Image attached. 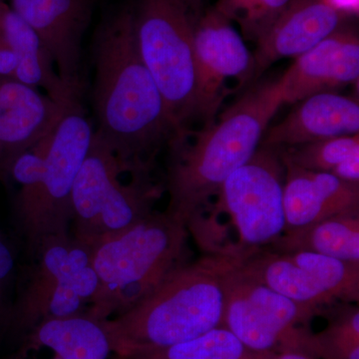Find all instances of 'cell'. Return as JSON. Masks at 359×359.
Instances as JSON below:
<instances>
[{
  "label": "cell",
  "instance_id": "cell-18",
  "mask_svg": "<svg viewBox=\"0 0 359 359\" xmlns=\"http://www.w3.org/2000/svg\"><path fill=\"white\" fill-rule=\"evenodd\" d=\"M282 122L264 135V147L283 149L311 142L358 134L359 104L335 92L299 101Z\"/></svg>",
  "mask_w": 359,
  "mask_h": 359
},
{
  "label": "cell",
  "instance_id": "cell-14",
  "mask_svg": "<svg viewBox=\"0 0 359 359\" xmlns=\"http://www.w3.org/2000/svg\"><path fill=\"white\" fill-rule=\"evenodd\" d=\"M359 77V39L353 29L340 27L295 58L278 80L283 104L297 103L314 94L334 92Z\"/></svg>",
  "mask_w": 359,
  "mask_h": 359
},
{
  "label": "cell",
  "instance_id": "cell-5",
  "mask_svg": "<svg viewBox=\"0 0 359 359\" xmlns=\"http://www.w3.org/2000/svg\"><path fill=\"white\" fill-rule=\"evenodd\" d=\"M202 11L192 0H138L135 39L180 132L201 119L194 34Z\"/></svg>",
  "mask_w": 359,
  "mask_h": 359
},
{
  "label": "cell",
  "instance_id": "cell-26",
  "mask_svg": "<svg viewBox=\"0 0 359 359\" xmlns=\"http://www.w3.org/2000/svg\"><path fill=\"white\" fill-rule=\"evenodd\" d=\"M14 259L13 252L8 245L0 238V318H1L2 306L6 297V285L13 273Z\"/></svg>",
  "mask_w": 359,
  "mask_h": 359
},
{
  "label": "cell",
  "instance_id": "cell-11",
  "mask_svg": "<svg viewBox=\"0 0 359 359\" xmlns=\"http://www.w3.org/2000/svg\"><path fill=\"white\" fill-rule=\"evenodd\" d=\"M243 268L264 285L302 306L320 311L359 299V264L311 252H263L240 257Z\"/></svg>",
  "mask_w": 359,
  "mask_h": 359
},
{
  "label": "cell",
  "instance_id": "cell-20",
  "mask_svg": "<svg viewBox=\"0 0 359 359\" xmlns=\"http://www.w3.org/2000/svg\"><path fill=\"white\" fill-rule=\"evenodd\" d=\"M0 39L13 49L18 59L14 79L34 88L60 103L78 100L79 94L59 77L53 61L37 33L14 11L6 0H0Z\"/></svg>",
  "mask_w": 359,
  "mask_h": 359
},
{
  "label": "cell",
  "instance_id": "cell-16",
  "mask_svg": "<svg viewBox=\"0 0 359 359\" xmlns=\"http://www.w3.org/2000/svg\"><path fill=\"white\" fill-rule=\"evenodd\" d=\"M70 103L57 102L13 78H0L2 169L6 171L16 156L50 133Z\"/></svg>",
  "mask_w": 359,
  "mask_h": 359
},
{
  "label": "cell",
  "instance_id": "cell-19",
  "mask_svg": "<svg viewBox=\"0 0 359 359\" xmlns=\"http://www.w3.org/2000/svg\"><path fill=\"white\" fill-rule=\"evenodd\" d=\"M111 353L102 323L81 313L43 321L28 330L9 359H108Z\"/></svg>",
  "mask_w": 359,
  "mask_h": 359
},
{
  "label": "cell",
  "instance_id": "cell-13",
  "mask_svg": "<svg viewBox=\"0 0 359 359\" xmlns=\"http://www.w3.org/2000/svg\"><path fill=\"white\" fill-rule=\"evenodd\" d=\"M41 39L59 77L79 94L82 39L90 18V0H11Z\"/></svg>",
  "mask_w": 359,
  "mask_h": 359
},
{
  "label": "cell",
  "instance_id": "cell-4",
  "mask_svg": "<svg viewBox=\"0 0 359 359\" xmlns=\"http://www.w3.org/2000/svg\"><path fill=\"white\" fill-rule=\"evenodd\" d=\"M189 231L165 212L140 221L92 248L98 287L86 314L103 321L145 299L185 263Z\"/></svg>",
  "mask_w": 359,
  "mask_h": 359
},
{
  "label": "cell",
  "instance_id": "cell-9",
  "mask_svg": "<svg viewBox=\"0 0 359 359\" xmlns=\"http://www.w3.org/2000/svg\"><path fill=\"white\" fill-rule=\"evenodd\" d=\"M32 250L34 264L14 311L18 327L28 332L43 321L86 313L98 287L92 248L69 233Z\"/></svg>",
  "mask_w": 359,
  "mask_h": 359
},
{
  "label": "cell",
  "instance_id": "cell-1",
  "mask_svg": "<svg viewBox=\"0 0 359 359\" xmlns=\"http://www.w3.org/2000/svg\"><path fill=\"white\" fill-rule=\"evenodd\" d=\"M94 106L96 133L132 173H147L159 149L181 133L137 48L131 9L99 30Z\"/></svg>",
  "mask_w": 359,
  "mask_h": 359
},
{
  "label": "cell",
  "instance_id": "cell-10",
  "mask_svg": "<svg viewBox=\"0 0 359 359\" xmlns=\"http://www.w3.org/2000/svg\"><path fill=\"white\" fill-rule=\"evenodd\" d=\"M285 166L280 150L259 146L222 186L215 212H226L238 241L236 255L275 244L285 231Z\"/></svg>",
  "mask_w": 359,
  "mask_h": 359
},
{
  "label": "cell",
  "instance_id": "cell-28",
  "mask_svg": "<svg viewBox=\"0 0 359 359\" xmlns=\"http://www.w3.org/2000/svg\"><path fill=\"white\" fill-rule=\"evenodd\" d=\"M332 174L344 181L359 183V155L353 156L340 163Z\"/></svg>",
  "mask_w": 359,
  "mask_h": 359
},
{
  "label": "cell",
  "instance_id": "cell-25",
  "mask_svg": "<svg viewBox=\"0 0 359 359\" xmlns=\"http://www.w3.org/2000/svg\"><path fill=\"white\" fill-rule=\"evenodd\" d=\"M292 0H219L215 8L237 21L247 39L259 40Z\"/></svg>",
  "mask_w": 359,
  "mask_h": 359
},
{
  "label": "cell",
  "instance_id": "cell-6",
  "mask_svg": "<svg viewBox=\"0 0 359 359\" xmlns=\"http://www.w3.org/2000/svg\"><path fill=\"white\" fill-rule=\"evenodd\" d=\"M124 172L128 170L94 132L71 198V235L76 240L93 248L153 211L157 187L149 183L146 173L135 174L130 183L123 184Z\"/></svg>",
  "mask_w": 359,
  "mask_h": 359
},
{
  "label": "cell",
  "instance_id": "cell-23",
  "mask_svg": "<svg viewBox=\"0 0 359 359\" xmlns=\"http://www.w3.org/2000/svg\"><path fill=\"white\" fill-rule=\"evenodd\" d=\"M248 353L233 332L218 327L144 359H247Z\"/></svg>",
  "mask_w": 359,
  "mask_h": 359
},
{
  "label": "cell",
  "instance_id": "cell-2",
  "mask_svg": "<svg viewBox=\"0 0 359 359\" xmlns=\"http://www.w3.org/2000/svg\"><path fill=\"white\" fill-rule=\"evenodd\" d=\"M283 104L275 81L257 83L218 122L181 132L170 143L166 212L186 224L207 211L222 186L252 157Z\"/></svg>",
  "mask_w": 359,
  "mask_h": 359
},
{
  "label": "cell",
  "instance_id": "cell-7",
  "mask_svg": "<svg viewBox=\"0 0 359 359\" xmlns=\"http://www.w3.org/2000/svg\"><path fill=\"white\" fill-rule=\"evenodd\" d=\"M224 309L228 328L250 351H299L311 356L313 334L306 323L318 313L257 280L240 256H224Z\"/></svg>",
  "mask_w": 359,
  "mask_h": 359
},
{
  "label": "cell",
  "instance_id": "cell-30",
  "mask_svg": "<svg viewBox=\"0 0 359 359\" xmlns=\"http://www.w3.org/2000/svg\"><path fill=\"white\" fill-rule=\"evenodd\" d=\"M192 1L196 6L199 7V8L202 9V6L203 4H204L205 0H192Z\"/></svg>",
  "mask_w": 359,
  "mask_h": 359
},
{
  "label": "cell",
  "instance_id": "cell-24",
  "mask_svg": "<svg viewBox=\"0 0 359 359\" xmlns=\"http://www.w3.org/2000/svg\"><path fill=\"white\" fill-rule=\"evenodd\" d=\"M311 355L321 359H359V309L347 308L323 332L313 334Z\"/></svg>",
  "mask_w": 359,
  "mask_h": 359
},
{
  "label": "cell",
  "instance_id": "cell-3",
  "mask_svg": "<svg viewBox=\"0 0 359 359\" xmlns=\"http://www.w3.org/2000/svg\"><path fill=\"white\" fill-rule=\"evenodd\" d=\"M223 264L224 256H210L182 264L128 311L101 321L112 353L144 359L221 327Z\"/></svg>",
  "mask_w": 359,
  "mask_h": 359
},
{
  "label": "cell",
  "instance_id": "cell-15",
  "mask_svg": "<svg viewBox=\"0 0 359 359\" xmlns=\"http://www.w3.org/2000/svg\"><path fill=\"white\" fill-rule=\"evenodd\" d=\"M346 16L328 0H292L257 41L255 79L276 61L313 48L342 27Z\"/></svg>",
  "mask_w": 359,
  "mask_h": 359
},
{
  "label": "cell",
  "instance_id": "cell-17",
  "mask_svg": "<svg viewBox=\"0 0 359 359\" xmlns=\"http://www.w3.org/2000/svg\"><path fill=\"white\" fill-rule=\"evenodd\" d=\"M282 160L285 230L341 215L359 214V183L344 181L327 172L309 171L283 157Z\"/></svg>",
  "mask_w": 359,
  "mask_h": 359
},
{
  "label": "cell",
  "instance_id": "cell-8",
  "mask_svg": "<svg viewBox=\"0 0 359 359\" xmlns=\"http://www.w3.org/2000/svg\"><path fill=\"white\" fill-rule=\"evenodd\" d=\"M94 132L79 100L66 107L52 130L39 185L16 205L18 224L32 250L46 238L70 233L73 187Z\"/></svg>",
  "mask_w": 359,
  "mask_h": 359
},
{
  "label": "cell",
  "instance_id": "cell-22",
  "mask_svg": "<svg viewBox=\"0 0 359 359\" xmlns=\"http://www.w3.org/2000/svg\"><path fill=\"white\" fill-rule=\"evenodd\" d=\"M278 150L283 158L297 166L332 173L340 163L359 155V135L335 137Z\"/></svg>",
  "mask_w": 359,
  "mask_h": 359
},
{
  "label": "cell",
  "instance_id": "cell-29",
  "mask_svg": "<svg viewBox=\"0 0 359 359\" xmlns=\"http://www.w3.org/2000/svg\"><path fill=\"white\" fill-rule=\"evenodd\" d=\"M248 359H316L309 354L299 351H269V353H254L249 351Z\"/></svg>",
  "mask_w": 359,
  "mask_h": 359
},
{
  "label": "cell",
  "instance_id": "cell-21",
  "mask_svg": "<svg viewBox=\"0 0 359 359\" xmlns=\"http://www.w3.org/2000/svg\"><path fill=\"white\" fill-rule=\"evenodd\" d=\"M271 248L276 252H311L359 264V214L341 215L287 229Z\"/></svg>",
  "mask_w": 359,
  "mask_h": 359
},
{
  "label": "cell",
  "instance_id": "cell-27",
  "mask_svg": "<svg viewBox=\"0 0 359 359\" xmlns=\"http://www.w3.org/2000/svg\"><path fill=\"white\" fill-rule=\"evenodd\" d=\"M18 59L13 49L0 39V78L15 77Z\"/></svg>",
  "mask_w": 359,
  "mask_h": 359
},
{
  "label": "cell",
  "instance_id": "cell-12",
  "mask_svg": "<svg viewBox=\"0 0 359 359\" xmlns=\"http://www.w3.org/2000/svg\"><path fill=\"white\" fill-rule=\"evenodd\" d=\"M194 50L201 120L207 126L215 121L226 80L236 78L240 85H245L255 79V58L231 20L215 7L198 16Z\"/></svg>",
  "mask_w": 359,
  "mask_h": 359
}]
</instances>
